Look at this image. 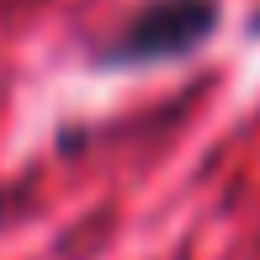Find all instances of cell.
<instances>
[{
    "label": "cell",
    "instance_id": "1",
    "mask_svg": "<svg viewBox=\"0 0 260 260\" xmlns=\"http://www.w3.org/2000/svg\"><path fill=\"white\" fill-rule=\"evenodd\" d=\"M223 32V0H138L112 32L90 43V69L101 75H154L186 64Z\"/></svg>",
    "mask_w": 260,
    "mask_h": 260
}]
</instances>
